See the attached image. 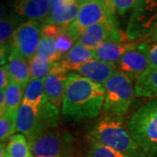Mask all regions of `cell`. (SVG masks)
Listing matches in <instances>:
<instances>
[{
	"instance_id": "1",
	"label": "cell",
	"mask_w": 157,
	"mask_h": 157,
	"mask_svg": "<svg viewBox=\"0 0 157 157\" xmlns=\"http://www.w3.org/2000/svg\"><path fill=\"white\" fill-rule=\"evenodd\" d=\"M105 89L76 73H69L61 105V113L66 119L79 121L96 118L103 108Z\"/></svg>"
},
{
	"instance_id": "2",
	"label": "cell",
	"mask_w": 157,
	"mask_h": 157,
	"mask_svg": "<svg viewBox=\"0 0 157 157\" xmlns=\"http://www.w3.org/2000/svg\"><path fill=\"white\" fill-rule=\"evenodd\" d=\"M121 119L108 115L101 118L90 134V142L110 147L130 157H147Z\"/></svg>"
},
{
	"instance_id": "3",
	"label": "cell",
	"mask_w": 157,
	"mask_h": 157,
	"mask_svg": "<svg viewBox=\"0 0 157 157\" xmlns=\"http://www.w3.org/2000/svg\"><path fill=\"white\" fill-rule=\"evenodd\" d=\"M131 136L147 157H157V99L143 104L128 123Z\"/></svg>"
},
{
	"instance_id": "4",
	"label": "cell",
	"mask_w": 157,
	"mask_h": 157,
	"mask_svg": "<svg viewBox=\"0 0 157 157\" xmlns=\"http://www.w3.org/2000/svg\"><path fill=\"white\" fill-rule=\"evenodd\" d=\"M59 110L45 99L39 106L22 103L17 117V132L24 135L30 142L46 129L57 127Z\"/></svg>"
},
{
	"instance_id": "5",
	"label": "cell",
	"mask_w": 157,
	"mask_h": 157,
	"mask_svg": "<svg viewBox=\"0 0 157 157\" xmlns=\"http://www.w3.org/2000/svg\"><path fill=\"white\" fill-rule=\"evenodd\" d=\"M79 6L76 19L68 25L67 33L77 42L86 28L101 22H107L119 28L116 12L107 0H76Z\"/></svg>"
},
{
	"instance_id": "6",
	"label": "cell",
	"mask_w": 157,
	"mask_h": 157,
	"mask_svg": "<svg viewBox=\"0 0 157 157\" xmlns=\"http://www.w3.org/2000/svg\"><path fill=\"white\" fill-rule=\"evenodd\" d=\"M132 82L117 71L102 85L105 89L103 110L106 115L122 118L128 113L135 94Z\"/></svg>"
},
{
	"instance_id": "7",
	"label": "cell",
	"mask_w": 157,
	"mask_h": 157,
	"mask_svg": "<svg viewBox=\"0 0 157 157\" xmlns=\"http://www.w3.org/2000/svg\"><path fill=\"white\" fill-rule=\"evenodd\" d=\"M33 157H68L73 155V138L67 131L50 128L29 142Z\"/></svg>"
},
{
	"instance_id": "8",
	"label": "cell",
	"mask_w": 157,
	"mask_h": 157,
	"mask_svg": "<svg viewBox=\"0 0 157 157\" xmlns=\"http://www.w3.org/2000/svg\"><path fill=\"white\" fill-rule=\"evenodd\" d=\"M157 27V0H136L126 35L130 40L151 37Z\"/></svg>"
},
{
	"instance_id": "9",
	"label": "cell",
	"mask_w": 157,
	"mask_h": 157,
	"mask_svg": "<svg viewBox=\"0 0 157 157\" xmlns=\"http://www.w3.org/2000/svg\"><path fill=\"white\" fill-rule=\"evenodd\" d=\"M43 24L26 21L16 30L10 42V49L17 52L27 60L35 55L42 39Z\"/></svg>"
},
{
	"instance_id": "10",
	"label": "cell",
	"mask_w": 157,
	"mask_h": 157,
	"mask_svg": "<svg viewBox=\"0 0 157 157\" xmlns=\"http://www.w3.org/2000/svg\"><path fill=\"white\" fill-rule=\"evenodd\" d=\"M123 40L120 28L114 27L107 22H101L86 29L77 42L88 49L95 50L106 41L123 42Z\"/></svg>"
},
{
	"instance_id": "11",
	"label": "cell",
	"mask_w": 157,
	"mask_h": 157,
	"mask_svg": "<svg viewBox=\"0 0 157 157\" xmlns=\"http://www.w3.org/2000/svg\"><path fill=\"white\" fill-rule=\"evenodd\" d=\"M68 76L67 69L56 61L49 74L45 78V99L58 108L62 105Z\"/></svg>"
},
{
	"instance_id": "12",
	"label": "cell",
	"mask_w": 157,
	"mask_h": 157,
	"mask_svg": "<svg viewBox=\"0 0 157 157\" xmlns=\"http://www.w3.org/2000/svg\"><path fill=\"white\" fill-rule=\"evenodd\" d=\"M115 65L118 72L123 73L130 80L135 82L150 67L147 57L137 47V45L135 48L124 53Z\"/></svg>"
},
{
	"instance_id": "13",
	"label": "cell",
	"mask_w": 157,
	"mask_h": 157,
	"mask_svg": "<svg viewBox=\"0 0 157 157\" xmlns=\"http://www.w3.org/2000/svg\"><path fill=\"white\" fill-rule=\"evenodd\" d=\"M12 11L28 21L43 23L50 16L52 10L49 0H15Z\"/></svg>"
},
{
	"instance_id": "14",
	"label": "cell",
	"mask_w": 157,
	"mask_h": 157,
	"mask_svg": "<svg viewBox=\"0 0 157 157\" xmlns=\"http://www.w3.org/2000/svg\"><path fill=\"white\" fill-rule=\"evenodd\" d=\"M73 71L95 83L103 85L117 72V68L114 63L95 59L78 66Z\"/></svg>"
},
{
	"instance_id": "15",
	"label": "cell",
	"mask_w": 157,
	"mask_h": 157,
	"mask_svg": "<svg viewBox=\"0 0 157 157\" xmlns=\"http://www.w3.org/2000/svg\"><path fill=\"white\" fill-rule=\"evenodd\" d=\"M6 67L10 78L20 86V87L25 91L32 79L28 60L17 52L10 49Z\"/></svg>"
},
{
	"instance_id": "16",
	"label": "cell",
	"mask_w": 157,
	"mask_h": 157,
	"mask_svg": "<svg viewBox=\"0 0 157 157\" xmlns=\"http://www.w3.org/2000/svg\"><path fill=\"white\" fill-rule=\"evenodd\" d=\"M92 59H95L94 50L88 49L84 45L76 42L73 47L66 54H64L58 62L67 68L68 71H73L77 67Z\"/></svg>"
},
{
	"instance_id": "17",
	"label": "cell",
	"mask_w": 157,
	"mask_h": 157,
	"mask_svg": "<svg viewBox=\"0 0 157 157\" xmlns=\"http://www.w3.org/2000/svg\"><path fill=\"white\" fill-rule=\"evenodd\" d=\"M136 45L122 43V42H114V41H106L99 45L95 50V59L101 61L116 63L128 51L135 48Z\"/></svg>"
},
{
	"instance_id": "18",
	"label": "cell",
	"mask_w": 157,
	"mask_h": 157,
	"mask_svg": "<svg viewBox=\"0 0 157 157\" xmlns=\"http://www.w3.org/2000/svg\"><path fill=\"white\" fill-rule=\"evenodd\" d=\"M78 9H79V6L77 2L69 5L65 4L60 7L51 11L50 16L42 24L67 26L68 25H70L76 19Z\"/></svg>"
},
{
	"instance_id": "19",
	"label": "cell",
	"mask_w": 157,
	"mask_h": 157,
	"mask_svg": "<svg viewBox=\"0 0 157 157\" xmlns=\"http://www.w3.org/2000/svg\"><path fill=\"white\" fill-rule=\"evenodd\" d=\"M135 95L157 99V69L148 68L135 82Z\"/></svg>"
},
{
	"instance_id": "20",
	"label": "cell",
	"mask_w": 157,
	"mask_h": 157,
	"mask_svg": "<svg viewBox=\"0 0 157 157\" xmlns=\"http://www.w3.org/2000/svg\"><path fill=\"white\" fill-rule=\"evenodd\" d=\"M45 100V79L32 78L25 89L22 103L38 107Z\"/></svg>"
},
{
	"instance_id": "21",
	"label": "cell",
	"mask_w": 157,
	"mask_h": 157,
	"mask_svg": "<svg viewBox=\"0 0 157 157\" xmlns=\"http://www.w3.org/2000/svg\"><path fill=\"white\" fill-rule=\"evenodd\" d=\"M6 92V113L14 119H17L19 107L23 101V89L15 83L13 80H10Z\"/></svg>"
},
{
	"instance_id": "22",
	"label": "cell",
	"mask_w": 157,
	"mask_h": 157,
	"mask_svg": "<svg viewBox=\"0 0 157 157\" xmlns=\"http://www.w3.org/2000/svg\"><path fill=\"white\" fill-rule=\"evenodd\" d=\"M24 18L18 17L15 14H11L9 16L1 18L0 23V43L1 46H10V42L19 25L24 22Z\"/></svg>"
},
{
	"instance_id": "23",
	"label": "cell",
	"mask_w": 157,
	"mask_h": 157,
	"mask_svg": "<svg viewBox=\"0 0 157 157\" xmlns=\"http://www.w3.org/2000/svg\"><path fill=\"white\" fill-rule=\"evenodd\" d=\"M6 149L10 157H33L28 140L22 134L12 135Z\"/></svg>"
},
{
	"instance_id": "24",
	"label": "cell",
	"mask_w": 157,
	"mask_h": 157,
	"mask_svg": "<svg viewBox=\"0 0 157 157\" xmlns=\"http://www.w3.org/2000/svg\"><path fill=\"white\" fill-rule=\"evenodd\" d=\"M55 62L45 58L33 56L29 60L32 78L45 79L51 72Z\"/></svg>"
},
{
	"instance_id": "25",
	"label": "cell",
	"mask_w": 157,
	"mask_h": 157,
	"mask_svg": "<svg viewBox=\"0 0 157 157\" xmlns=\"http://www.w3.org/2000/svg\"><path fill=\"white\" fill-rule=\"evenodd\" d=\"M34 56L42 57L52 61H58L56 50V39L42 36L38 50Z\"/></svg>"
},
{
	"instance_id": "26",
	"label": "cell",
	"mask_w": 157,
	"mask_h": 157,
	"mask_svg": "<svg viewBox=\"0 0 157 157\" xmlns=\"http://www.w3.org/2000/svg\"><path fill=\"white\" fill-rule=\"evenodd\" d=\"M17 132V119H14L7 113L0 115V140L5 142Z\"/></svg>"
},
{
	"instance_id": "27",
	"label": "cell",
	"mask_w": 157,
	"mask_h": 157,
	"mask_svg": "<svg viewBox=\"0 0 157 157\" xmlns=\"http://www.w3.org/2000/svg\"><path fill=\"white\" fill-rule=\"evenodd\" d=\"M84 157H130L125 154L115 151L110 147L98 144L95 142H90L88 152Z\"/></svg>"
},
{
	"instance_id": "28",
	"label": "cell",
	"mask_w": 157,
	"mask_h": 157,
	"mask_svg": "<svg viewBox=\"0 0 157 157\" xmlns=\"http://www.w3.org/2000/svg\"><path fill=\"white\" fill-rule=\"evenodd\" d=\"M137 47L147 55L150 63V68L157 69V41L148 39L138 44Z\"/></svg>"
},
{
	"instance_id": "29",
	"label": "cell",
	"mask_w": 157,
	"mask_h": 157,
	"mask_svg": "<svg viewBox=\"0 0 157 157\" xmlns=\"http://www.w3.org/2000/svg\"><path fill=\"white\" fill-rule=\"evenodd\" d=\"M67 28V27H66ZM76 42L66 32V29L56 39V50L58 60L73 47Z\"/></svg>"
},
{
	"instance_id": "30",
	"label": "cell",
	"mask_w": 157,
	"mask_h": 157,
	"mask_svg": "<svg viewBox=\"0 0 157 157\" xmlns=\"http://www.w3.org/2000/svg\"><path fill=\"white\" fill-rule=\"evenodd\" d=\"M113 11L121 16L125 15V13L129 9L133 8L136 0H107Z\"/></svg>"
},
{
	"instance_id": "31",
	"label": "cell",
	"mask_w": 157,
	"mask_h": 157,
	"mask_svg": "<svg viewBox=\"0 0 157 157\" xmlns=\"http://www.w3.org/2000/svg\"><path fill=\"white\" fill-rule=\"evenodd\" d=\"M10 76L7 71V67L6 65L1 66L0 68V89L6 90L10 83Z\"/></svg>"
},
{
	"instance_id": "32",
	"label": "cell",
	"mask_w": 157,
	"mask_h": 157,
	"mask_svg": "<svg viewBox=\"0 0 157 157\" xmlns=\"http://www.w3.org/2000/svg\"><path fill=\"white\" fill-rule=\"evenodd\" d=\"M6 90H0V115L6 113Z\"/></svg>"
},
{
	"instance_id": "33",
	"label": "cell",
	"mask_w": 157,
	"mask_h": 157,
	"mask_svg": "<svg viewBox=\"0 0 157 157\" xmlns=\"http://www.w3.org/2000/svg\"><path fill=\"white\" fill-rule=\"evenodd\" d=\"M50 2V6H51V10L53 11L57 8L60 7L63 5H65V2L64 0H49Z\"/></svg>"
},
{
	"instance_id": "34",
	"label": "cell",
	"mask_w": 157,
	"mask_h": 157,
	"mask_svg": "<svg viewBox=\"0 0 157 157\" xmlns=\"http://www.w3.org/2000/svg\"><path fill=\"white\" fill-rule=\"evenodd\" d=\"M149 39H152V40H155V41H157V27H156V29H155V31L154 32L153 35H152Z\"/></svg>"
},
{
	"instance_id": "35",
	"label": "cell",
	"mask_w": 157,
	"mask_h": 157,
	"mask_svg": "<svg viewBox=\"0 0 157 157\" xmlns=\"http://www.w3.org/2000/svg\"><path fill=\"white\" fill-rule=\"evenodd\" d=\"M65 4L66 5H69V4H73V3H75L76 0H64Z\"/></svg>"
},
{
	"instance_id": "36",
	"label": "cell",
	"mask_w": 157,
	"mask_h": 157,
	"mask_svg": "<svg viewBox=\"0 0 157 157\" xmlns=\"http://www.w3.org/2000/svg\"><path fill=\"white\" fill-rule=\"evenodd\" d=\"M5 157H10V156H9V155H8V154H7V153H6V155H5Z\"/></svg>"
},
{
	"instance_id": "37",
	"label": "cell",
	"mask_w": 157,
	"mask_h": 157,
	"mask_svg": "<svg viewBox=\"0 0 157 157\" xmlns=\"http://www.w3.org/2000/svg\"><path fill=\"white\" fill-rule=\"evenodd\" d=\"M68 157H73V155H71V156H68Z\"/></svg>"
}]
</instances>
